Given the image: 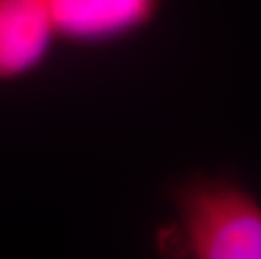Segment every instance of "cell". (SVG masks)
<instances>
[{
    "instance_id": "cell-1",
    "label": "cell",
    "mask_w": 261,
    "mask_h": 259,
    "mask_svg": "<svg viewBox=\"0 0 261 259\" xmlns=\"http://www.w3.org/2000/svg\"><path fill=\"white\" fill-rule=\"evenodd\" d=\"M175 217L155 234L177 259H261V202L227 175L191 174L169 187Z\"/></svg>"
},
{
    "instance_id": "cell-2",
    "label": "cell",
    "mask_w": 261,
    "mask_h": 259,
    "mask_svg": "<svg viewBox=\"0 0 261 259\" xmlns=\"http://www.w3.org/2000/svg\"><path fill=\"white\" fill-rule=\"evenodd\" d=\"M164 0H44L59 42L101 47L140 34L155 22Z\"/></svg>"
},
{
    "instance_id": "cell-3",
    "label": "cell",
    "mask_w": 261,
    "mask_h": 259,
    "mask_svg": "<svg viewBox=\"0 0 261 259\" xmlns=\"http://www.w3.org/2000/svg\"><path fill=\"white\" fill-rule=\"evenodd\" d=\"M58 42L44 0H0V84L34 74Z\"/></svg>"
}]
</instances>
